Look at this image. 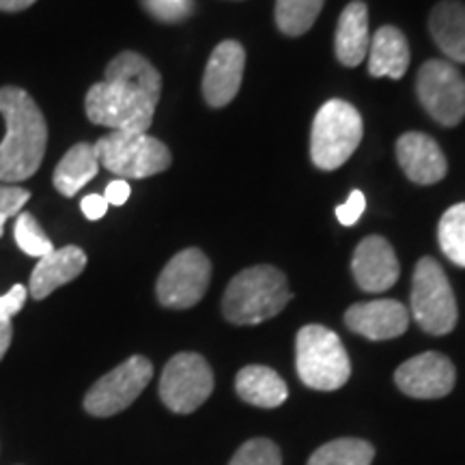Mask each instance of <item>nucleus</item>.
I'll return each instance as SVG.
<instances>
[{"instance_id":"f704fd0d","label":"nucleus","mask_w":465,"mask_h":465,"mask_svg":"<svg viewBox=\"0 0 465 465\" xmlns=\"http://www.w3.org/2000/svg\"><path fill=\"white\" fill-rule=\"evenodd\" d=\"M11 339H14V325H11V322H0V360L7 353Z\"/></svg>"},{"instance_id":"2f4dec72","label":"nucleus","mask_w":465,"mask_h":465,"mask_svg":"<svg viewBox=\"0 0 465 465\" xmlns=\"http://www.w3.org/2000/svg\"><path fill=\"white\" fill-rule=\"evenodd\" d=\"M366 209V196L360 190H353L342 205L336 207V218L342 226H353Z\"/></svg>"},{"instance_id":"5701e85b","label":"nucleus","mask_w":465,"mask_h":465,"mask_svg":"<svg viewBox=\"0 0 465 465\" xmlns=\"http://www.w3.org/2000/svg\"><path fill=\"white\" fill-rule=\"evenodd\" d=\"M100 171L95 147L89 143H78L63 155L54 171V188L63 196H75Z\"/></svg>"},{"instance_id":"ddd939ff","label":"nucleus","mask_w":465,"mask_h":465,"mask_svg":"<svg viewBox=\"0 0 465 465\" xmlns=\"http://www.w3.org/2000/svg\"><path fill=\"white\" fill-rule=\"evenodd\" d=\"M246 50L237 42H223L209 56L203 75V97L212 108H223L240 93Z\"/></svg>"},{"instance_id":"f8f14e48","label":"nucleus","mask_w":465,"mask_h":465,"mask_svg":"<svg viewBox=\"0 0 465 465\" xmlns=\"http://www.w3.org/2000/svg\"><path fill=\"white\" fill-rule=\"evenodd\" d=\"M394 381L411 399H441L455 388L457 371L444 353L427 351L401 364Z\"/></svg>"},{"instance_id":"c9c22d12","label":"nucleus","mask_w":465,"mask_h":465,"mask_svg":"<svg viewBox=\"0 0 465 465\" xmlns=\"http://www.w3.org/2000/svg\"><path fill=\"white\" fill-rule=\"evenodd\" d=\"M37 0H0V11H7V14H15V11H25Z\"/></svg>"},{"instance_id":"9b49d317","label":"nucleus","mask_w":465,"mask_h":465,"mask_svg":"<svg viewBox=\"0 0 465 465\" xmlns=\"http://www.w3.org/2000/svg\"><path fill=\"white\" fill-rule=\"evenodd\" d=\"M212 263L199 248H185L168 261L155 284L162 306L185 311L199 304L207 293Z\"/></svg>"},{"instance_id":"39448f33","label":"nucleus","mask_w":465,"mask_h":465,"mask_svg":"<svg viewBox=\"0 0 465 465\" xmlns=\"http://www.w3.org/2000/svg\"><path fill=\"white\" fill-rule=\"evenodd\" d=\"M93 147L100 166L125 182L164 173L173 162L164 143L141 132H110Z\"/></svg>"},{"instance_id":"1a4fd4ad","label":"nucleus","mask_w":465,"mask_h":465,"mask_svg":"<svg viewBox=\"0 0 465 465\" xmlns=\"http://www.w3.org/2000/svg\"><path fill=\"white\" fill-rule=\"evenodd\" d=\"M416 93L422 108L444 127H455L465 116V78L449 61L431 58L420 67Z\"/></svg>"},{"instance_id":"aec40b11","label":"nucleus","mask_w":465,"mask_h":465,"mask_svg":"<svg viewBox=\"0 0 465 465\" xmlns=\"http://www.w3.org/2000/svg\"><path fill=\"white\" fill-rule=\"evenodd\" d=\"M410 67V45L397 26H381L369 45V74L401 80Z\"/></svg>"},{"instance_id":"423d86ee","label":"nucleus","mask_w":465,"mask_h":465,"mask_svg":"<svg viewBox=\"0 0 465 465\" xmlns=\"http://www.w3.org/2000/svg\"><path fill=\"white\" fill-rule=\"evenodd\" d=\"M411 315L427 334L444 336L457 325V300L438 261H418L411 278Z\"/></svg>"},{"instance_id":"4468645a","label":"nucleus","mask_w":465,"mask_h":465,"mask_svg":"<svg viewBox=\"0 0 465 465\" xmlns=\"http://www.w3.org/2000/svg\"><path fill=\"white\" fill-rule=\"evenodd\" d=\"M399 259L391 242L371 235L358 243L351 259L353 281L366 293H381L399 281Z\"/></svg>"},{"instance_id":"c756f323","label":"nucleus","mask_w":465,"mask_h":465,"mask_svg":"<svg viewBox=\"0 0 465 465\" xmlns=\"http://www.w3.org/2000/svg\"><path fill=\"white\" fill-rule=\"evenodd\" d=\"M31 199V192L20 185H0V218L9 220L22 212Z\"/></svg>"},{"instance_id":"72a5a7b5","label":"nucleus","mask_w":465,"mask_h":465,"mask_svg":"<svg viewBox=\"0 0 465 465\" xmlns=\"http://www.w3.org/2000/svg\"><path fill=\"white\" fill-rule=\"evenodd\" d=\"M80 209H83V213L89 220H100L106 216L108 203L102 194H89L84 196L83 203H80Z\"/></svg>"},{"instance_id":"412c9836","label":"nucleus","mask_w":465,"mask_h":465,"mask_svg":"<svg viewBox=\"0 0 465 465\" xmlns=\"http://www.w3.org/2000/svg\"><path fill=\"white\" fill-rule=\"evenodd\" d=\"M235 391L242 401L263 407V410H274L281 407L289 397L287 383L281 375L270 366L252 364L242 369L235 377Z\"/></svg>"},{"instance_id":"6e6552de","label":"nucleus","mask_w":465,"mask_h":465,"mask_svg":"<svg viewBox=\"0 0 465 465\" xmlns=\"http://www.w3.org/2000/svg\"><path fill=\"white\" fill-rule=\"evenodd\" d=\"M213 392V373L199 353H177L160 377V399L174 414H192Z\"/></svg>"},{"instance_id":"473e14b6","label":"nucleus","mask_w":465,"mask_h":465,"mask_svg":"<svg viewBox=\"0 0 465 465\" xmlns=\"http://www.w3.org/2000/svg\"><path fill=\"white\" fill-rule=\"evenodd\" d=\"M130 194H132L130 183H127L125 179H114V182H110L106 185V192H104V199H106L108 205L121 207V205H125L127 199H130Z\"/></svg>"},{"instance_id":"6ab92c4d","label":"nucleus","mask_w":465,"mask_h":465,"mask_svg":"<svg viewBox=\"0 0 465 465\" xmlns=\"http://www.w3.org/2000/svg\"><path fill=\"white\" fill-rule=\"evenodd\" d=\"M371 45L369 33V9L362 0L349 3L339 17L334 37L336 58L345 67H358L366 58V50Z\"/></svg>"},{"instance_id":"a211bd4d","label":"nucleus","mask_w":465,"mask_h":465,"mask_svg":"<svg viewBox=\"0 0 465 465\" xmlns=\"http://www.w3.org/2000/svg\"><path fill=\"white\" fill-rule=\"evenodd\" d=\"M106 83L125 86V89L141 93L143 97L158 106L160 93H162V75L151 63L138 52H121L113 61L108 63L106 75H104Z\"/></svg>"},{"instance_id":"e433bc0d","label":"nucleus","mask_w":465,"mask_h":465,"mask_svg":"<svg viewBox=\"0 0 465 465\" xmlns=\"http://www.w3.org/2000/svg\"><path fill=\"white\" fill-rule=\"evenodd\" d=\"M5 223H7V220L0 218V237H3V232H5Z\"/></svg>"},{"instance_id":"f3484780","label":"nucleus","mask_w":465,"mask_h":465,"mask_svg":"<svg viewBox=\"0 0 465 465\" xmlns=\"http://www.w3.org/2000/svg\"><path fill=\"white\" fill-rule=\"evenodd\" d=\"M86 254L78 246H65L52 250L50 254L39 259L35 265L31 282H28V293L35 300H45L52 291H56L63 284L72 282L84 272Z\"/></svg>"},{"instance_id":"7c9ffc66","label":"nucleus","mask_w":465,"mask_h":465,"mask_svg":"<svg viewBox=\"0 0 465 465\" xmlns=\"http://www.w3.org/2000/svg\"><path fill=\"white\" fill-rule=\"evenodd\" d=\"M28 289L25 284H14L7 293L0 295V322H11L26 304Z\"/></svg>"},{"instance_id":"4be33fe9","label":"nucleus","mask_w":465,"mask_h":465,"mask_svg":"<svg viewBox=\"0 0 465 465\" xmlns=\"http://www.w3.org/2000/svg\"><path fill=\"white\" fill-rule=\"evenodd\" d=\"M429 31L450 61L465 63V5L441 0L429 15Z\"/></svg>"},{"instance_id":"7ed1b4c3","label":"nucleus","mask_w":465,"mask_h":465,"mask_svg":"<svg viewBox=\"0 0 465 465\" xmlns=\"http://www.w3.org/2000/svg\"><path fill=\"white\" fill-rule=\"evenodd\" d=\"M295 369L308 388L332 392L345 386L351 362L339 334L323 325H304L295 339Z\"/></svg>"},{"instance_id":"0eeeda50","label":"nucleus","mask_w":465,"mask_h":465,"mask_svg":"<svg viewBox=\"0 0 465 465\" xmlns=\"http://www.w3.org/2000/svg\"><path fill=\"white\" fill-rule=\"evenodd\" d=\"M84 110L91 124L104 125L113 132L141 134H147L155 114V106L141 93L106 83V80L93 84L86 91Z\"/></svg>"},{"instance_id":"f257e3e1","label":"nucleus","mask_w":465,"mask_h":465,"mask_svg":"<svg viewBox=\"0 0 465 465\" xmlns=\"http://www.w3.org/2000/svg\"><path fill=\"white\" fill-rule=\"evenodd\" d=\"M0 114L7 125L5 141L0 143V182H26L39 171L48 149L45 116L20 86L0 89Z\"/></svg>"},{"instance_id":"c85d7f7f","label":"nucleus","mask_w":465,"mask_h":465,"mask_svg":"<svg viewBox=\"0 0 465 465\" xmlns=\"http://www.w3.org/2000/svg\"><path fill=\"white\" fill-rule=\"evenodd\" d=\"M153 20L164 25H179L194 14V0H141Z\"/></svg>"},{"instance_id":"b1692460","label":"nucleus","mask_w":465,"mask_h":465,"mask_svg":"<svg viewBox=\"0 0 465 465\" xmlns=\"http://www.w3.org/2000/svg\"><path fill=\"white\" fill-rule=\"evenodd\" d=\"M375 449L358 438H341L328 441L312 452L308 465H371Z\"/></svg>"},{"instance_id":"9d476101","label":"nucleus","mask_w":465,"mask_h":465,"mask_svg":"<svg viewBox=\"0 0 465 465\" xmlns=\"http://www.w3.org/2000/svg\"><path fill=\"white\" fill-rule=\"evenodd\" d=\"M151 377L153 364L144 356H132L93 383L84 397V410L97 418L119 414L141 397Z\"/></svg>"},{"instance_id":"a878e982","label":"nucleus","mask_w":465,"mask_h":465,"mask_svg":"<svg viewBox=\"0 0 465 465\" xmlns=\"http://www.w3.org/2000/svg\"><path fill=\"white\" fill-rule=\"evenodd\" d=\"M438 242L441 252L452 263L465 267V203L452 205L444 213L438 226Z\"/></svg>"},{"instance_id":"2eb2a0df","label":"nucleus","mask_w":465,"mask_h":465,"mask_svg":"<svg viewBox=\"0 0 465 465\" xmlns=\"http://www.w3.org/2000/svg\"><path fill=\"white\" fill-rule=\"evenodd\" d=\"M345 323L369 341H391L407 332L410 311L397 300L360 302L345 312Z\"/></svg>"},{"instance_id":"20e7f679","label":"nucleus","mask_w":465,"mask_h":465,"mask_svg":"<svg viewBox=\"0 0 465 465\" xmlns=\"http://www.w3.org/2000/svg\"><path fill=\"white\" fill-rule=\"evenodd\" d=\"M362 116L349 102H325L312 121L311 160L322 171H336L362 141Z\"/></svg>"},{"instance_id":"cd10ccee","label":"nucleus","mask_w":465,"mask_h":465,"mask_svg":"<svg viewBox=\"0 0 465 465\" xmlns=\"http://www.w3.org/2000/svg\"><path fill=\"white\" fill-rule=\"evenodd\" d=\"M229 465H282V459L274 441L257 438L242 444Z\"/></svg>"},{"instance_id":"393cba45","label":"nucleus","mask_w":465,"mask_h":465,"mask_svg":"<svg viewBox=\"0 0 465 465\" xmlns=\"http://www.w3.org/2000/svg\"><path fill=\"white\" fill-rule=\"evenodd\" d=\"M325 0H276V26L289 37L308 33L322 14Z\"/></svg>"},{"instance_id":"f03ea898","label":"nucleus","mask_w":465,"mask_h":465,"mask_svg":"<svg viewBox=\"0 0 465 465\" xmlns=\"http://www.w3.org/2000/svg\"><path fill=\"white\" fill-rule=\"evenodd\" d=\"M293 293L281 270L272 265H254L229 282L223 298L226 322L235 325H257L276 317Z\"/></svg>"},{"instance_id":"dca6fc26","label":"nucleus","mask_w":465,"mask_h":465,"mask_svg":"<svg viewBox=\"0 0 465 465\" xmlns=\"http://www.w3.org/2000/svg\"><path fill=\"white\" fill-rule=\"evenodd\" d=\"M397 160L407 179L418 185L438 183L449 173L440 144L422 132H407L397 141Z\"/></svg>"},{"instance_id":"bb28decb","label":"nucleus","mask_w":465,"mask_h":465,"mask_svg":"<svg viewBox=\"0 0 465 465\" xmlns=\"http://www.w3.org/2000/svg\"><path fill=\"white\" fill-rule=\"evenodd\" d=\"M14 237H15V243L20 246L22 252L28 254V257L42 259L54 250L50 237L45 235L42 224L37 223V218H35L33 213H25V212L17 213Z\"/></svg>"}]
</instances>
